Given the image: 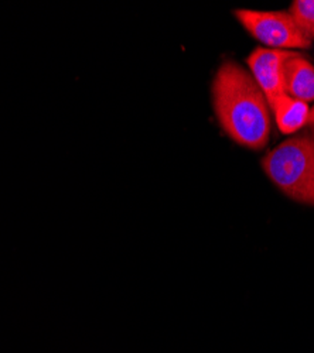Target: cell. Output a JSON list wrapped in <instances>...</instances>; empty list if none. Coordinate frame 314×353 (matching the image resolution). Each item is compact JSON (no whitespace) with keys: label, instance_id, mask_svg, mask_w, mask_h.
<instances>
[{"label":"cell","instance_id":"5b68a950","mask_svg":"<svg viewBox=\"0 0 314 353\" xmlns=\"http://www.w3.org/2000/svg\"><path fill=\"white\" fill-rule=\"evenodd\" d=\"M283 91L306 103L314 101V65L299 52H293L283 64Z\"/></svg>","mask_w":314,"mask_h":353},{"label":"cell","instance_id":"ba28073f","mask_svg":"<svg viewBox=\"0 0 314 353\" xmlns=\"http://www.w3.org/2000/svg\"><path fill=\"white\" fill-rule=\"evenodd\" d=\"M307 128L314 130V106L310 109V116H308V122H307Z\"/></svg>","mask_w":314,"mask_h":353},{"label":"cell","instance_id":"3957f363","mask_svg":"<svg viewBox=\"0 0 314 353\" xmlns=\"http://www.w3.org/2000/svg\"><path fill=\"white\" fill-rule=\"evenodd\" d=\"M234 14L245 30L268 48L292 51L311 47V41L303 36L289 12L239 9Z\"/></svg>","mask_w":314,"mask_h":353},{"label":"cell","instance_id":"7a4b0ae2","mask_svg":"<svg viewBox=\"0 0 314 353\" xmlns=\"http://www.w3.org/2000/svg\"><path fill=\"white\" fill-rule=\"evenodd\" d=\"M262 168L284 195L314 207V130L282 141L264 156Z\"/></svg>","mask_w":314,"mask_h":353},{"label":"cell","instance_id":"6da1fadb","mask_svg":"<svg viewBox=\"0 0 314 353\" xmlns=\"http://www.w3.org/2000/svg\"><path fill=\"white\" fill-rule=\"evenodd\" d=\"M213 105L233 141L255 152L265 149L272 132L271 108L251 72L234 61L222 63L213 81Z\"/></svg>","mask_w":314,"mask_h":353},{"label":"cell","instance_id":"8992f818","mask_svg":"<svg viewBox=\"0 0 314 353\" xmlns=\"http://www.w3.org/2000/svg\"><path fill=\"white\" fill-rule=\"evenodd\" d=\"M277 129L284 134H293L307 126L310 108L306 102L289 95H280L271 103Z\"/></svg>","mask_w":314,"mask_h":353},{"label":"cell","instance_id":"52a82bcc","mask_svg":"<svg viewBox=\"0 0 314 353\" xmlns=\"http://www.w3.org/2000/svg\"><path fill=\"white\" fill-rule=\"evenodd\" d=\"M303 36L314 41V0H295L288 10Z\"/></svg>","mask_w":314,"mask_h":353},{"label":"cell","instance_id":"277c9868","mask_svg":"<svg viewBox=\"0 0 314 353\" xmlns=\"http://www.w3.org/2000/svg\"><path fill=\"white\" fill-rule=\"evenodd\" d=\"M295 51L273 50V48H255L248 57V67L251 75L259 85L262 92L265 94L268 103H271L284 95L283 91V64Z\"/></svg>","mask_w":314,"mask_h":353}]
</instances>
